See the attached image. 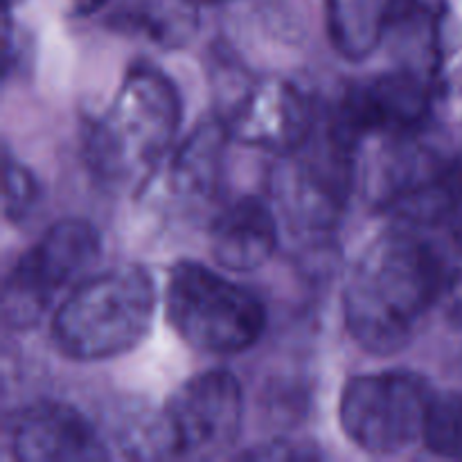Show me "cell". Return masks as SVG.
<instances>
[{"mask_svg": "<svg viewBox=\"0 0 462 462\" xmlns=\"http://www.w3.org/2000/svg\"><path fill=\"white\" fill-rule=\"evenodd\" d=\"M454 284L449 264L415 228L379 235L356 260L343 289L352 341L374 356L406 350Z\"/></svg>", "mask_w": 462, "mask_h": 462, "instance_id": "cell-1", "label": "cell"}, {"mask_svg": "<svg viewBox=\"0 0 462 462\" xmlns=\"http://www.w3.org/2000/svg\"><path fill=\"white\" fill-rule=\"evenodd\" d=\"M183 122L174 81L152 63H135L86 134V161L108 188L144 183L167 156Z\"/></svg>", "mask_w": 462, "mask_h": 462, "instance_id": "cell-2", "label": "cell"}, {"mask_svg": "<svg viewBox=\"0 0 462 462\" xmlns=\"http://www.w3.org/2000/svg\"><path fill=\"white\" fill-rule=\"evenodd\" d=\"M156 305V284L143 266L86 275L54 311L52 343L72 361L116 359L147 338Z\"/></svg>", "mask_w": 462, "mask_h": 462, "instance_id": "cell-3", "label": "cell"}, {"mask_svg": "<svg viewBox=\"0 0 462 462\" xmlns=\"http://www.w3.org/2000/svg\"><path fill=\"white\" fill-rule=\"evenodd\" d=\"M382 140L361 174L370 208L406 228L454 221L462 206V158L424 140L422 131Z\"/></svg>", "mask_w": 462, "mask_h": 462, "instance_id": "cell-4", "label": "cell"}, {"mask_svg": "<svg viewBox=\"0 0 462 462\" xmlns=\"http://www.w3.org/2000/svg\"><path fill=\"white\" fill-rule=\"evenodd\" d=\"M356 147L328 116L298 147L280 153L271 171V199L298 237H325L341 224L356 185Z\"/></svg>", "mask_w": 462, "mask_h": 462, "instance_id": "cell-5", "label": "cell"}, {"mask_svg": "<svg viewBox=\"0 0 462 462\" xmlns=\"http://www.w3.org/2000/svg\"><path fill=\"white\" fill-rule=\"evenodd\" d=\"M165 316L180 341L206 355H239L266 329V307L255 293L192 260L167 275Z\"/></svg>", "mask_w": 462, "mask_h": 462, "instance_id": "cell-6", "label": "cell"}, {"mask_svg": "<svg viewBox=\"0 0 462 462\" xmlns=\"http://www.w3.org/2000/svg\"><path fill=\"white\" fill-rule=\"evenodd\" d=\"M433 397L429 382L406 370L359 374L343 386L338 422L347 440L370 456L404 454L424 440Z\"/></svg>", "mask_w": 462, "mask_h": 462, "instance_id": "cell-7", "label": "cell"}, {"mask_svg": "<svg viewBox=\"0 0 462 462\" xmlns=\"http://www.w3.org/2000/svg\"><path fill=\"white\" fill-rule=\"evenodd\" d=\"M102 237L90 221L61 219L50 226L14 264L3 287V319L14 329L39 323L54 298L75 287L97 264Z\"/></svg>", "mask_w": 462, "mask_h": 462, "instance_id": "cell-8", "label": "cell"}, {"mask_svg": "<svg viewBox=\"0 0 462 462\" xmlns=\"http://www.w3.org/2000/svg\"><path fill=\"white\" fill-rule=\"evenodd\" d=\"M438 81L413 70L395 68L347 86L328 113L334 129L355 143L365 138L424 131L431 120Z\"/></svg>", "mask_w": 462, "mask_h": 462, "instance_id": "cell-9", "label": "cell"}, {"mask_svg": "<svg viewBox=\"0 0 462 462\" xmlns=\"http://www.w3.org/2000/svg\"><path fill=\"white\" fill-rule=\"evenodd\" d=\"M174 458H215L242 436L244 391L226 368L189 377L165 406Z\"/></svg>", "mask_w": 462, "mask_h": 462, "instance_id": "cell-10", "label": "cell"}, {"mask_svg": "<svg viewBox=\"0 0 462 462\" xmlns=\"http://www.w3.org/2000/svg\"><path fill=\"white\" fill-rule=\"evenodd\" d=\"M319 116L305 90L291 81L269 79L239 86L219 120L233 140L280 156L314 131Z\"/></svg>", "mask_w": 462, "mask_h": 462, "instance_id": "cell-11", "label": "cell"}, {"mask_svg": "<svg viewBox=\"0 0 462 462\" xmlns=\"http://www.w3.org/2000/svg\"><path fill=\"white\" fill-rule=\"evenodd\" d=\"M12 454L21 462H97L111 458L106 440L79 409L34 402L12 427Z\"/></svg>", "mask_w": 462, "mask_h": 462, "instance_id": "cell-12", "label": "cell"}, {"mask_svg": "<svg viewBox=\"0 0 462 462\" xmlns=\"http://www.w3.org/2000/svg\"><path fill=\"white\" fill-rule=\"evenodd\" d=\"M278 217L260 197H242L221 208L208 230L217 264L233 273H253L273 257L278 248Z\"/></svg>", "mask_w": 462, "mask_h": 462, "instance_id": "cell-13", "label": "cell"}, {"mask_svg": "<svg viewBox=\"0 0 462 462\" xmlns=\"http://www.w3.org/2000/svg\"><path fill=\"white\" fill-rule=\"evenodd\" d=\"M383 43L391 45L395 68L440 81V25L427 5L420 0H393L383 30Z\"/></svg>", "mask_w": 462, "mask_h": 462, "instance_id": "cell-14", "label": "cell"}, {"mask_svg": "<svg viewBox=\"0 0 462 462\" xmlns=\"http://www.w3.org/2000/svg\"><path fill=\"white\" fill-rule=\"evenodd\" d=\"M228 140L230 134L219 117L203 122L185 138L170 170L171 188L179 197L189 201H210L217 197Z\"/></svg>", "mask_w": 462, "mask_h": 462, "instance_id": "cell-15", "label": "cell"}, {"mask_svg": "<svg viewBox=\"0 0 462 462\" xmlns=\"http://www.w3.org/2000/svg\"><path fill=\"white\" fill-rule=\"evenodd\" d=\"M393 0H328L332 45L352 61L368 59L383 43Z\"/></svg>", "mask_w": 462, "mask_h": 462, "instance_id": "cell-16", "label": "cell"}, {"mask_svg": "<svg viewBox=\"0 0 462 462\" xmlns=\"http://www.w3.org/2000/svg\"><path fill=\"white\" fill-rule=\"evenodd\" d=\"M422 442L440 458L462 460V393L433 397Z\"/></svg>", "mask_w": 462, "mask_h": 462, "instance_id": "cell-17", "label": "cell"}, {"mask_svg": "<svg viewBox=\"0 0 462 462\" xmlns=\"http://www.w3.org/2000/svg\"><path fill=\"white\" fill-rule=\"evenodd\" d=\"M39 201V183L36 176L9 152H5V219L23 221Z\"/></svg>", "mask_w": 462, "mask_h": 462, "instance_id": "cell-18", "label": "cell"}, {"mask_svg": "<svg viewBox=\"0 0 462 462\" xmlns=\"http://www.w3.org/2000/svg\"><path fill=\"white\" fill-rule=\"evenodd\" d=\"M319 451H310L302 445H293V442H269L257 449H248L239 454V458L248 460H310L319 458Z\"/></svg>", "mask_w": 462, "mask_h": 462, "instance_id": "cell-19", "label": "cell"}, {"mask_svg": "<svg viewBox=\"0 0 462 462\" xmlns=\"http://www.w3.org/2000/svg\"><path fill=\"white\" fill-rule=\"evenodd\" d=\"M454 239H456V244H458V248L462 251V206H460L458 215L454 217Z\"/></svg>", "mask_w": 462, "mask_h": 462, "instance_id": "cell-20", "label": "cell"}, {"mask_svg": "<svg viewBox=\"0 0 462 462\" xmlns=\"http://www.w3.org/2000/svg\"><path fill=\"white\" fill-rule=\"evenodd\" d=\"M188 5H217V3H224V0H183Z\"/></svg>", "mask_w": 462, "mask_h": 462, "instance_id": "cell-21", "label": "cell"}]
</instances>
